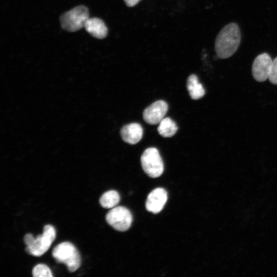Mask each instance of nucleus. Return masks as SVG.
I'll return each mask as SVG.
<instances>
[{"mask_svg": "<svg viewBox=\"0 0 277 277\" xmlns=\"http://www.w3.org/2000/svg\"><path fill=\"white\" fill-rule=\"evenodd\" d=\"M272 60L266 53H262L254 59L252 66L253 78L258 82H264L268 78Z\"/></svg>", "mask_w": 277, "mask_h": 277, "instance_id": "7", "label": "nucleus"}, {"mask_svg": "<svg viewBox=\"0 0 277 277\" xmlns=\"http://www.w3.org/2000/svg\"><path fill=\"white\" fill-rule=\"evenodd\" d=\"M84 27L88 33L97 38L102 39L107 36V27L104 22L98 18H89Z\"/></svg>", "mask_w": 277, "mask_h": 277, "instance_id": "11", "label": "nucleus"}, {"mask_svg": "<svg viewBox=\"0 0 277 277\" xmlns=\"http://www.w3.org/2000/svg\"><path fill=\"white\" fill-rule=\"evenodd\" d=\"M89 18L88 9L84 6H79L63 14L60 22L64 29L75 32L84 27Z\"/></svg>", "mask_w": 277, "mask_h": 277, "instance_id": "4", "label": "nucleus"}, {"mask_svg": "<svg viewBox=\"0 0 277 277\" xmlns=\"http://www.w3.org/2000/svg\"><path fill=\"white\" fill-rule=\"evenodd\" d=\"M52 256L59 263L66 265L70 272L76 271L80 266L81 258L76 247L70 242H64L56 245Z\"/></svg>", "mask_w": 277, "mask_h": 277, "instance_id": "3", "label": "nucleus"}, {"mask_svg": "<svg viewBox=\"0 0 277 277\" xmlns=\"http://www.w3.org/2000/svg\"><path fill=\"white\" fill-rule=\"evenodd\" d=\"M187 88L191 98L193 100H199L205 95L204 88L199 83L198 78L195 74H191L188 77Z\"/></svg>", "mask_w": 277, "mask_h": 277, "instance_id": "12", "label": "nucleus"}, {"mask_svg": "<svg viewBox=\"0 0 277 277\" xmlns=\"http://www.w3.org/2000/svg\"><path fill=\"white\" fill-rule=\"evenodd\" d=\"M168 196L166 191L162 188L153 190L148 195L146 202V209L153 213L160 212L164 208Z\"/></svg>", "mask_w": 277, "mask_h": 277, "instance_id": "9", "label": "nucleus"}, {"mask_svg": "<svg viewBox=\"0 0 277 277\" xmlns=\"http://www.w3.org/2000/svg\"><path fill=\"white\" fill-rule=\"evenodd\" d=\"M142 167L150 177H157L164 171V164L158 150L154 147L146 149L141 157Z\"/></svg>", "mask_w": 277, "mask_h": 277, "instance_id": "5", "label": "nucleus"}, {"mask_svg": "<svg viewBox=\"0 0 277 277\" xmlns=\"http://www.w3.org/2000/svg\"><path fill=\"white\" fill-rule=\"evenodd\" d=\"M241 42V32L234 23L225 26L217 34L215 41L217 56L222 59L230 57L237 50Z\"/></svg>", "mask_w": 277, "mask_h": 277, "instance_id": "1", "label": "nucleus"}, {"mask_svg": "<svg viewBox=\"0 0 277 277\" xmlns=\"http://www.w3.org/2000/svg\"><path fill=\"white\" fill-rule=\"evenodd\" d=\"M107 223L114 229L125 231L131 226L132 216L130 211L123 206H117L112 208L106 214Z\"/></svg>", "mask_w": 277, "mask_h": 277, "instance_id": "6", "label": "nucleus"}, {"mask_svg": "<svg viewBox=\"0 0 277 277\" xmlns=\"http://www.w3.org/2000/svg\"><path fill=\"white\" fill-rule=\"evenodd\" d=\"M168 108V105L165 101H155L144 110L143 119L150 125H156L164 118Z\"/></svg>", "mask_w": 277, "mask_h": 277, "instance_id": "8", "label": "nucleus"}, {"mask_svg": "<svg viewBox=\"0 0 277 277\" xmlns=\"http://www.w3.org/2000/svg\"><path fill=\"white\" fill-rule=\"evenodd\" d=\"M32 275L34 277H52L53 275L50 268L45 264L36 265L32 270Z\"/></svg>", "mask_w": 277, "mask_h": 277, "instance_id": "15", "label": "nucleus"}, {"mask_svg": "<svg viewBox=\"0 0 277 277\" xmlns=\"http://www.w3.org/2000/svg\"><path fill=\"white\" fill-rule=\"evenodd\" d=\"M177 130L175 123L169 117H164L160 123L157 127L159 134L164 137L173 136Z\"/></svg>", "mask_w": 277, "mask_h": 277, "instance_id": "13", "label": "nucleus"}, {"mask_svg": "<svg viewBox=\"0 0 277 277\" xmlns=\"http://www.w3.org/2000/svg\"><path fill=\"white\" fill-rule=\"evenodd\" d=\"M55 236V230L51 225H45L43 234L37 235L36 238L30 233L26 234L24 236L26 251L32 255L41 256L49 249Z\"/></svg>", "mask_w": 277, "mask_h": 277, "instance_id": "2", "label": "nucleus"}, {"mask_svg": "<svg viewBox=\"0 0 277 277\" xmlns=\"http://www.w3.org/2000/svg\"><path fill=\"white\" fill-rule=\"evenodd\" d=\"M128 7H133L136 5L140 0H124Z\"/></svg>", "mask_w": 277, "mask_h": 277, "instance_id": "17", "label": "nucleus"}, {"mask_svg": "<svg viewBox=\"0 0 277 277\" xmlns=\"http://www.w3.org/2000/svg\"><path fill=\"white\" fill-rule=\"evenodd\" d=\"M120 201L119 193L115 190H109L105 192L100 199L101 205L105 208L115 207Z\"/></svg>", "mask_w": 277, "mask_h": 277, "instance_id": "14", "label": "nucleus"}, {"mask_svg": "<svg viewBox=\"0 0 277 277\" xmlns=\"http://www.w3.org/2000/svg\"><path fill=\"white\" fill-rule=\"evenodd\" d=\"M143 133V128L138 123L125 125L121 129L120 134L123 140L130 144H135L140 141Z\"/></svg>", "mask_w": 277, "mask_h": 277, "instance_id": "10", "label": "nucleus"}, {"mask_svg": "<svg viewBox=\"0 0 277 277\" xmlns=\"http://www.w3.org/2000/svg\"><path fill=\"white\" fill-rule=\"evenodd\" d=\"M268 78L272 84L277 85V57L272 61Z\"/></svg>", "mask_w": 277, "mask_h": 277, "instance_id": "16", "label": "nucleus"}]
</instances>
